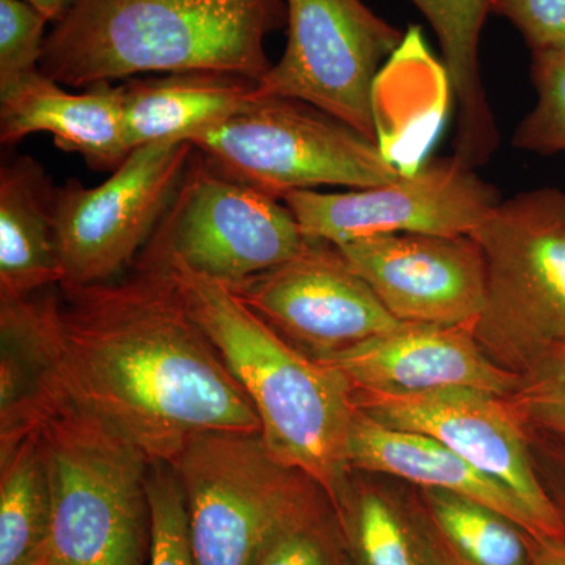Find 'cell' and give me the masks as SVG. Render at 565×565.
I'll return each mask as SVG.
<instances>
[{
	"label": "cell",
	"mask_w": 565,
	"mask_h": 565,
	"mask_svg": "<svg viewBox=\"0 0 565 565\" xmlns=\"http://www.w3.org/2000/svg\"><path fill=\"white\" fill-rule=\"evenodd\" d=\"M0 296V334L33 374L170 463L192 437L262 434L243 385L162 267L122 280Z\"/></svg>",
	"instance_id": "cell-1"
},
{
	"label": "cell",
	"mask_w": 565,
	"mask_h": 565,
	"mask_svg": "<svg viewBox=\"0 0 565 565\" xmlns=\"http://www.w3.org/2000/svg\"><path fill=\"white\" fill-rule=\"evenodd\" d=\"M286 0H76L47 33L40 70L74 88L147 73L230 74L259 82Z\"/></svg>",
	"instance_id": "cell-2"
},
{
	"label": "cell",
	"mask_w": 565,
	"mask_h": 565,
	"mask_svg": "<svg viewBox=\"0 0 565 565\" xmlns=\"http://www.w3.org/2000/svg\"><path fill=\"white\" fill-rule=\"evenodd\" d=\"M141 263L162 267L173 278L193 319L247 393L270 455L310 476L333 504L352 471V382L285 340L223 282L180 263Z\"/></svg>",
	"instance_id": "cell-3"
},
{
	"label": "cell",
	"mask_w": 565,
	"mask_h": 565,
	"mask_svg": "<svg viewBox=\"0 0 565 565\" xmlns=\"http://www.w3.org/2000/svg\"><path fill=\"white\" fill-rule=\"evenodd\" d=\"M31 419L46 467L52 534L46 565H148L150 460L129 438L33 374Z\"/></svg>",
	"instance_id": "cell-4"
},
{
	"label": "cell",
	"mask_w": 565,
	"mask_h": 565,
	"mask_svg": "<svg viewBox=\"0 0 565 565\" xmlns=\"http://www.w3.org/2000/svg\"><path fill=\"white\" fill-rule=\"evenodd\" d=\"M471 236L486 262L476 338L494 363L520 374L565 343V192L539 188L501 200Z\"/></svg>",
	"instance_id": "cell-5"
},
{
	"label": "cell",
	"mask_w": 565,
	"mask_h": 565,
	"mask_svg": "<svg viewBox=\"0 0 565 565\" xmlns=\"http://www.w3.org/2000/svg\"><path fill=\"white\" fill-rule=\"evenodd\" d=\"M170 467L184 494L195 565H255L282 527L329 497L310 476L278 462L262 434L195 435Z\"/></svg>",
	"instance_id": "cell-6"
},
{
	"label": "cell",
	"mask_w": 565,
	"mask_h": 565,
	"mask_svg": "<svg viewBox=\"0 0 565 565\" xmlns=\"http://www.w3.org/2000/svg\"><path fill=\"white\" fill-rule=\"evenodd\" d=\"M189 141L218 172L280 200L321 185L375 188L403 174L381 141L310 104L263 93Z\"/></svg>",
	"instance_id": "cell-7"
},
{
	"label": "cell",
	"mask_w": 565,
	"mask_h": 565,
	"mask_svg": "<svg viewBox=\"0 0 565 565\" xmlns=\"http://www.w3.org/2000/svg\"><path fill=\"white\" fill-rule=\"evenodd\" d=\"M308 243L280 199L232 180L196 151L139 262L180 263L233 285L289 262Z\"/></svg>",
	"instance_id": "cell-8"
},
{
	"label": "cell",
	"mask_w": 565,
	"mask_h": 565,
	"mask_svg": "<svg viewBox=\"0 0 565 565\" xmlns=\"http://www.w3.org/2000/svg\"><path fill=\"white\" fill-rule=\"evenodd\" d=\"M195 148L156 141L129 152L109 180L84 188L71 180L54 191L58 286L117 280L151 239L180 188Z\"/></svg>",
	"instance_id": "cell-9"
},
{
	"label": "cell",
	"mask_w": 565,
	"mask_h": 565,
	"mask_svg": "<svg viewBox=\"0 0 565 565\" xmlns=\"http://www.w3.org/2000/svg\"><path fill=\"white\" fill-rule=\"evenodd\" d=\"M286 9L288 43L259 92L310 104L379 140V68L404 33L362 0H286Z\"/></svg>",
	"instance_id": "cell-10"
},
{
	"label": "cell",
	"mask_w": 565,
	"mask_h": 565,
	"mask_svg": "<svg viewBox=\"0 0 565 565\" xmlns=\"http://www.w3.org/2000/svg\"><path fill=\"white\" fill-rule=\"evenodd\" d=\"M310 241L344 245L394 233L471 234L501 202L475 169L435 158L386 184L344 193L294 191L281 196Z\"/></svg>",
	"instance_id": "cell-11"
},
{
	"label": "cell",
	"mask_w": 565,
	"mask_h": 565,
	"mask_svg": "<svg viewBox=\"0 0 565 565\" xmlns=\"http://www.w3.org/2000/svg\"><path fill=\"white\" fill-rule=\"evenodd\" d=\"M355 404L393 429L429 435L525 504L544 539L565 541V527L531 456L530 435L508 397L478 390L385 394L355 390Z\"/></svg>",
	"instance_id": "cell-12"
},
{
	"label": "cell",
	"mask_w": 565,
	"mask_h": 565,
	"mask_svg": "<svg viewBox=\"0 0 565 565\" xmlns=\"http://www.w3.org/2000/svg\"><path fill=\"white\" fill-rule=\"evenodd\" d=\"M228 286L275 332L318 359L392 332L401 323L343 252L310 241L289 262Z\"/></svg>",
	"instance_id": "cell-13"
},
{
	"label": "cell",
	"mask_w": 565,
	"mask_h": 565,
	"mask_svg": "<svg viewBox=\"0 0 565 565\" xmlns=\"http://www.w3.org/2000/svg\"><path fill=\"white\" fill-rule=\"evenodd\" d=\"M338 248L399 322L457 326L484 308V255L471 234H379Z\"/></svg>",
	"instance_id": "cell-14"
},
{
	"label": "cell",
	"mask_w": 565,
	"mask_h": 565,
	"mask_svg": "<svg viewBox=\"0 0 565 565\" xmlns=\"http://www.w3.org/2000/svg\"><path fill=\"white\" fill-rule=\"evenodd\" d=\"M475 322L401 323L392 332L316 360L340 370L353 388L363 392L419 394L467 388L512 396L520 374L487 355L476 338Z\"/></svg>",
	"instance_id": "cell-15"
},
{
	"label": "cell",
	"mask_w": 565,
	"mask_h": 565,
	"mask_svg": "<svg viewBox=\"0 0 565 565\" xmlns=\"http://www.w3.org/2000/svg\"><path fill=\"white\" fill-rule=\"evenodd\" d=\"M43 71L0 77V140L14 145L50 132L63 151L96 170H117L129 150L122 129V88L110 82L70 93Z\"/></svg>",
	"instance_id": "cell-16"
},
{
	"label": "cell",
	"mask_w": 565,
	"mask_h": 565,
	"mask_svg": "<svg viewBox=\"0 0 565 565\" xmlns=\"http://www.w3.org/2000/svg\"><path fill=\"white\" fill-rule=\"evenodd\" d=\"M348 463L351 470L392 476L414 487L470 498L508 516L534 537L544 539L534 516L508 487L429 435L386 427L359 407L349 430Z\"/></svg>",
	"instance_id": "cell-17"
},
{
	"label": "cell",
	"mask_w": 565,
	"mask_h": 565,
	"mask_svg": "<svg viewBox=\"0 0 565 565\" xmlns=\"http://www.w3.org/2000/svg\"><path fill=\"white\" fill-rule=\"evenodd\" d=\"M258 84L193 71L121 85L126 145L132 151L156 141H189L255 102L262 95Z\"/></svg>",
	"instance_id": "cell-18"
},
{
	"label": "cell",
	"mask_w": 565,
	"mask_h": 565,
	"mask_svg": "<svg viewBox=\"0 0 565 565\" xmlns=\"http://www.w3.org/2000/svg\"><path fill=\"white\" fill-rule=\"evenodd\" d=\"M54 191L43 167L29 156L0 169V296L24 299L61 285Z\"/></svg>",
	"instance_id": "cell-19"
},
{
	"label": "cell",
	"mask_w": 565,
	"mask_h": 565,
	"mask_svg": "<svg viewBox=\"0 0 565 565\" xmlns=\"http://www.w3.org/2000/svg\"><path fill=\"white\" fill-rule=\"evenodd\" d=\"M333 508L355 565H440L407 482L352 470Z\"/></svg>",
	"instance_id": "cell-20"
},
{
	"label": "cell",
	"mask_w": 565,
	"mask_h": 565,
	"mask_svg": "<svg viewBox=\"0 0 565 565\" xmlns=\"http://www.w3.org/2000/svg\"><path fill=\"white\" fill-rule=\"evenodd\" d=\"M437 35L457 103L455 158L484 166L497 151L500 132L479 68V44L492 0H411Z\"/></svg>",
	"instance_id": "cell-21"
},
{
	"label": "cell",
	"mask_w": 565,
	"mask_h": 565,
	"mask_svg": "<svg viewBox=\"0 0 565 565\" xmlns=\"http://www.w3.org/2000/svg\"><path fill=\"white\" fill-rule=\"evenodd\" d=\"M50 479L31 419L0 435V565H46Z\"/></svg>",
	"instance_id": "cell-22"
},
{
	"label": "cell",
	"mask_w": 565,
	"mask_h": 565,
	"mask_svg": "<svg viewBox=\"0 0 565 565\" xmlns=\"http://www.w3.org/2000/svg\"><path fill=\"white\" fill-rule=\"evenodd\" d=\"M440 565H533V534L494 509L444 490L412 486Z\"/></svg>",
	"instance_id": "cell-23"
},
{
	"label": "cell",
	"mask_w": 565,
	"mask_h": 565,
	"mask_svg": "<svg viewBox=\"0 0 565 565\" xmlns=\"http://www.w3.org/2000/svg\"><path fill=\"white\" fill-rule=\"evenodd\" d=\"M255 565H355L332 500L323 497L282 527Z\"/></svg>",
	"instance_id": "cell-24"
},
{
	"label": "cell",
	"mask_w": 565,
	"mask_h": 565,
	"mask_svg": "<svg viewBox=\"0 0 565 565\" xmlns=\"http://www.w3.org/2000/svg\"><path fill=\"white\" fill-rule=\"evenodd\" d=\"M537 103L515 129L519 150L556 154L565 151V47L533 52L531 63Z\"/></svg>",
	"instance_id": "cell-25"
},
{
	"label": "cell",
	"mask_w": 565,
	"mask_h": 565,
	"mask_svg": "<svg viewBox=\"0 0 565 565\" xmlns=\"http://www.w3.org/2000/svg\"><path fill=\"white\" fill-rule=\"evenodd\" d=\"M508 399L527 429L565 441V343L539 353Z\"/></svg>",
	"instance_id": "cell-26"
},
{
	"label": "cell",
	"mask_w": 565,
	"mask_h": 565,
	"mask_svg": "<svg viewBox=\"0 0 565 565\" xmlns=\"http://www.w3.org/2000/svg\"><path fill=\"white\" fill-rule=\"evenodd\" d=\"M147 486L151 509L148 565H195L184 494L170 463L151 462Z\"/></svg>",
	"instance_id": "cell-27"
},
{
	"label": "cell",
	"mask_w": 565,
	"mask_h": 565,
	"mask_svg": "<svg viewBox=\"0 0 565 565\" xmlns=\"http://www.w3.org/2000/svg\"><path fill=\"white\" fill-rule=\"evenodd\" d=\"M47 22L28 0H0V77L40 68Z\"/></svg>",
	"instance_id": "cell-28"
},
{
	"label": "cell",
	"mask_w": 565,
	"mask_h": 565,
	"mask_svg": "<svg viewBox=\"0 0 565 565\" xmlns=\"http://www.w3.org/2000/svg\"><path fill=\"white\" fill-rule=\"evenodd\" d=\"M492 13L511 21L533 52L565 47V0H492Z\"/></svg>",
	"instance_id": "cell-29"
},
{
	"label": "cell",
	"mask_w": 565,
	"mask_h": 565,
	"mask_svg": "<svg viewBox=\"0 0 565 565\" xmlns=\"http://www.w3.org/2000/svg\"><path fill=\"white\" fill-rule=\"evenodd\" d=\"M526 430L539 481L565 527V441L534 433L527 427Z\"/></svg>",
	"instance_id": "cell-30"
},
{
	"label": "cell",
	"mask_w": 565,
	"mask_h": 565,
	"mask_svg": "<svg viewBox=\"0 0 565 565\" xmlns=\"http://www.w3.org/2000/svg\"><path fill=\"white\" fill-rule=\"evenodd\" d=\"M533 565H565V541L535 539Z\"/></svg>",
	"instance_id": "cell-31"
},
{
	"label": "cell",
	"mask_w": 565,
	"mask_h": 565,
	"mask_svg": "<svg viewBox=\"0 0 565 565\" xmlns=\"http://www.w3.org/2000/svg\"><path fill=\"white\" fill-rule=\"evenodd\" d=\"M28 2L40 10L50 22H58L76 0H28Z\"/></svg>",
	"instance_id": "cell-32"
}]
</instances>
